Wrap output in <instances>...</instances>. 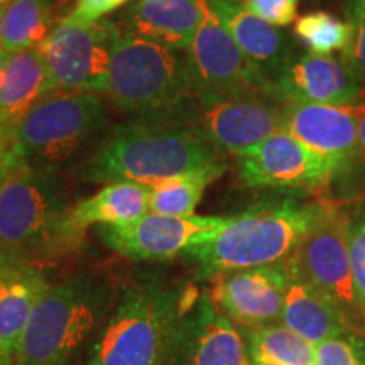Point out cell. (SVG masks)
I'll return each instance as SVG.
<instances>
[{"mask_svg": "<svg viewBox=\"0 0 365 365\" xmlns=\"http://www.w3.org/2000/svg\"><path fill=\"white\" fill-rule=\"evenodd\" d=\"M149 115L118 127L86 164L85 180L154 188L222 159L180 107Z\"/></svg>", "mask_w": 365, "mask_h": 365, "instance_id": "cell-1", "label": "cell"}, {"mask_svg": "<svg viewBox=\"0 0 365 365\" xmlns=\"http://www.w3.org/2000/svg\"><path fill=\"white\" fill-rule=\"evenodd\" d=\"M71 210L56 176L16 164L0 181V249L39 269L78 252L86 232L73 220Z\"/></svg>", "mask_w": 365, "mask_h": 365, "instance_id": "cell-2", "label": "cell"}, {"mask_svg": "<svg viewBox=\"0 0 365 365\" xmlns=\"http://www.w3.org/2000/svg\"><path fill=\"white\" fill-rule=\"evenodd\" d=\"M325 213L318 202L294 198L254 205L234 217H225L212 239L186 250L198 279L240 269L271 266L286 261L303 237Z\"/></svg>", "mask_w": 365, "mask_h": 365, "instance_id": "cell-3", "label": "cell"}, {"mask_svg": "<svg viewBox=\"0 0 365 365\" xmlns=\"http://www.w3.org/2000/svg\"><path fill=\"white\" fill-rule=\"evenodd\" d=\"M112 307L110 287L90 274L49 286L27 323L14 365H73L93 344Z\"/></svg>", "mask_w": 365, "mask_h": 365, "instance_id": "cell-4", "label": "cell"}, {"mask_svg": "<svg viewBox=\"0 0 365 365\" xmlns=\"http://www.w3.org/2000/svg\"><path fill=\"white\" fill-rule=\"evenodd\" d=\"M188 293L154 281L122 289L88 349L85 365H166Z\"/></svg>", "mask_w": 365, "mask_h": 365, "instance_id": "cell-5", "label": "cell"}, {"mask_svg": "<svg viewBox=\"0 0 365 365\" xmlns=\"http://www.w3.org/2000/svg\"><path fill=\"white\" fill-rule=\"evenodd\" d=\"M193 91L188 54L120 26L112 48L107 91L118 108L145 113L173 110L188 102Z\"/></svg>", "mask_w": 365, "mask_h": 365, "instance_id": "cell-6", "label": "cell"}, {"mask_svg": "<svg viewBox=\"0 0 365 365\" xmlns=\"http://www.w3.org/2000/svg\"><path fill=\"white\" fill-rule=\"evenodd\" d=\"M103 120L105 107L97 95L51 93L14 129V156L21 164L48 170L71 156Z\"/></svg>", "mask_w": 365, "mask_h": 365, "instance_id": "cell-7", "label": "cell"}, {"mask_svg": "<svg viewBox=\"0 0 365 365\" xmlns=\"http://www.w3.org/2000/svg\"><path fill=\"white\" fill-rule=\"evenodd\" d=\"M349 210L325 207V213L286 259L293 276L313 286L339 309L346 327L365 336V317L354 289L346 247Z\"/></svg>", "mask_w": 365, "mask_h": 365, "instance_id": "cell-8", "label": "cell"}, {"mask_svg": "<svg viewBox=\"0 0 365 365\" xmlns=\"http://www.w3.org/2000/svg\"><path fill=\"white\" fill-rule=\"evenodd\" d=\"M120 26L81 22L68 14L41 46L51 93H107L112 48Z\"/></svg>", "mask_w": 365, "mask_h": 365, "instance_id": "cell-9", "label": "cell"}, {"mask_svg": "<svg viewBox=\"0 0 365 365\" xmlns=\"http://www.w3.org/2000/svg\"><path fill=\"white\" fill-rule=\"evenodd\" d=\"M203 11L202 26L186 51L195 91L279 98L272 81L242 51L205 0Z\"/></svg>", "mask_w": 365, "mask_h": 365, "instance_id": "cell-10", "label": "cell"}, {"mask_svg": "<svg viewBox=\"0 0 365 365\" xmlns=\"http://www.w3.org/2000/svg\"><path fill=\"white\" fill-rule=\"evenodd\" d=\"M191 120L218 153H240L282 130L284 102L262 95H218L195 91Z\"/></svg>", "mask_w": 365, "mask_h": 365, "instance_id": "cell-11", "label": "cell"}, {"mask_svg": "<svg viewBox=\"0 0 365 365\" xmlns=\"http://www.w3.org/2000/svg\"><path fill=\"white\" fill-rule=\"evenodd\" d=\"M333 161L307 148L286 130L237 156V175L252 190L314 195Z\"/></svg>", "mask_w": 365, "mask_h": 365, "instance_id": "cell-12", "label": "cell"}, {"mask_svg": "<svg viewBox=\"0 0 365 365\" xmlns=\"http://www.w3.org/2000/svg\"><path fill=\"white\" fill-rule=\"evenodd\" d=\"M225 217H168L148 213L124 225H100L98 237L132 261H168L212 239Z\"/></svg>", "mask_w": 365, "mask_h": 365, "instance_id": "cell-13", "label": "cell"}, {"mask_svg": "<svg viewBox=\"0 0 365 365\" xmlns=\"http://www.w3.org/2000/svg\"><path fill=\"white\" fill-rule=\"evenodd\" d=\"M166 365H247L240 328L208 294L191 291L178 318Z\"/></svg>", "mask_w": 365, "mask_h": 365, "instance_id": "cell-14", "label": "cell"}, {"mask_svg": "<svg viewBox=\"0 0 365 365\" xmlns=\"http://www.w3.org/2000/svg\"><path fill=\"white\" fill-rule=\"evenodd\" d=\"M291 274L286 261L213 277L208 298L239 328L281 323Z\"/></svg>", "mask_w": 365, "mask_h": 365, "instance_id": "cell-15", "label": "cell"}, {"mask_svg": "<svg viewBox=\"0 0 365 365\" xmlns=\"http://www.w3.org/2000/svg\"><path fill=\"white\" fill-rule=\"evenodd\" d=\"M282 102L354 107L365 102V88L344 59L304 54L274 81Z\"/></svg>", "mask_w": 365, "mask_h": 365, "instance_id": "cell-16", "label": "cell"}, {"mask_svg": "<svg viewBox=\"0 0 365 365\" xmlns=\"http://www.w3.org/2000/svg\"><path fill=\"white\" fill-rule=\"evenodd\" d=\"M282 130L328 161L360 149L354 107L284 102Z\"/></svg>", "mask_w": 365, "mask_h": 365, "instance_id": "cell-17", "label": "cell"}, {"mask_svg": "<svg viewBox=\"0 0 365 365\" xmlns=\"http://www.w3.org/2000/svg\"><path fill=\"white\" fill-rule=\"evenodd\" d=\"M205 4L272 83L293 63L286 36L247 11L240 0H205Z\"/></svg>", "mask_w": 365, "mask_h": 365, "instance_id": "cell-18", "label": "cell"}, {"mask_svg": "<svg viewBox=\"0 0 365 365\" xmlns=\"http://www.w3.org/2000/svg\"><path fill=\"white\" fill-rule=\"evenodd\" d=\"M203 17V0H139L130 9V27L145 39L188 51Z\"/></svg>", "mask_w": 365, "mask_h": 365, "instance_id": "cell-19", "label": "cell"}, {"mask_svg": "<svg viewBox=\"0 0 365 365\" xmlns=\"http://www.w3.org/2000/svg\"><path fill=\"white\" fill-rule=\"evenodd\" d=\"M49 95V75L41 49L12 54L0 83V129L14 132L31 108Z\"/></svg>", "mask_w": 365, "mask_h": 365, "instance_id": "cell-20", "label": "cell"}, {"mask_svg": "<svg viewBox=\"0 0 365 365\" xmlns=\"http://www.w3.org/2000/svg\"><path fill=\"white\" fill-rule=\"evenodd\" d=\"M49 282L43 269L17 264L0 279V345L16 357L27 323Z\"/></svg>", "mask_w": 365, "mask_h": 365, "instance_id": "cell-21", "label": "cell"}, {"mask_svg": "<svg viewBox=\"0 0 365 365\" xmlns=\"http://www.w3.org/2000/svg\"><path fill=\"white\" fill-rule=\"evenodd\" d=\"M281 323L313 345L344 331H352L325 296L293 274L286 291Z\"/></svg>", "mask_w": 365, "mask_h": 365, "instance_id": "cell-22", "label": "cell"}, {"mask_svg": "<svg viewBox=\"0 0 365 365\" xmlns=\"http://www.w3.org/2000/svg\"><path fill=\"white\" fill-rule=\"evenodd\" d=\"M150 188L135 182H110L93 196L73 205L71 217L81 230L90 225H124L149 212Z\"/></svg>", "mask_w": 365, "mask_h": 365, "instance_id": "cell-23", "label": "cell"}, {"mask_svg": "<svg viewBox=\"0 0 365 365\" xmlns=\"http://www.w3.org/2000/svg\"><path fill=\"white\" fill-rule=\"evenodd\" d=\"M58 0H12L4 12L0 48L9 54L41 49L63 17Z\"/></svg>", "mask_w": 365, "mask_h": 365, "instance_id": "cell-24", "label": "cell"}, {"mask_svg": "<svg viewBox=\"0 0 365 365\" xmlns=\"http://www.w3.org/2000/svg\"><path fill=\"white\" fill-rule=\"evenodd\" d=\"M247 365H314V345L282 323L240 328Z\"/></svg>", "mask_w": 365, "mask_h": 365, "instance_id": "cell-25", "label": "cell"}, {"mask_svg": "<svg viewBox=\"0 0 365 365\" xmlns=\"http://www.w3.org/2000/svg\"><path fill=\"white\" fill-rule=\"evenodd\" d=\"M227 170V164L215 161L150 188L149 212L168 217H193L205 190Z\"/></svg>", "mask_w": 365, "mask_h": 365, "instance_id": "cell-26", "label": "cell"}, {"mask_svg": "<svg viewBox=\"0 0 365 365\" xmlns=\"http://www.w3.org/2000/svg\"><path fill=\"white\" fill-rule=\"evenodd\" d=\"M313 196L314 202L328 208L365 207V150L360 148L333 161L327 178Z\"/></svg>", "mask_w": 365, "mask_h": 365, "instance_id": "cell-27", "label": "cell"}, {"mask_svg": "<svg viewBox=\"0 0 365 365\" xmlns=\"http://www.w3.org/2000/svg\"><path fill=\"white\" fill-rule=\"evenodd\" d=\"M294 34L312 54L330 56L331 53L344 51L346 48L352 26L325 11H314L296 19Z\"/></svg>", "mask_w": 365, "mask_h": 365, "instance_id": "cell-28", "label": "cell"}, {"mask_svg": "<svg viewBox=\"0 0 365 365\" xmlns=\"http://www.w3.org/2000/svg\"><path fill=\"white\" fill-rule=\"evenodd\" d=\"M346 247H349L354 289L365 317V207L349 210Z\"/></svg>", "mask_w": 365, "mask_h": 365, "instance_id": "cell-29", "label": "cell"}, {"mask_svg": "<svg viewBox=\"0 0 365 365\" xmlns=\"http://www.w3.org/2000/svg\"><path fill=\"white\" fill-rule=\"evenodd\" d=\"M314 365H365V336L344 331L314 345Z\"/></svg>", "mask_w": 365, "mask_h": 365, "instance_id": "cell-30", "label": "cell"}, {"mask_svg": "<svg viewBox=\"0 0 365 365\" xmlns=\"http://www.w3.org/2000/svg\"><path fill=\"white\" fill-rule=\"evenodd\" d=\"M349 22L352 26V34L346 48L341 51V59L365 88V7L360 0L349 2Z\"/></svg>", "mask_w": 365, "mask_h": 365, "instance_id": "cell-31", "label": "cell"}, {"mask_svg": "<svg viewBox=\"0 0 365 365\" xmlns=\"http://www.w3.org/2000/svg\"><path fill=\"white\" fill-rule=\"evenodd\" d=\"M245 9L274 27H286L298 19L301 0H240Z\"/></svg>", "mask_w": 365, "mask_h": 365, "instance_id": "cell-32", "label": "cell"}, {"mask_svg": "<svg viewBox=\"0 0 365 365\" xmlns=\"http://www.w3.org/2000/svg\"><path fill=\"white\" fill-rule=\"evenodd\" d=\"M127 2L129 0H76V6L70 12V16L81 22H97L125 6Z\"/></svg>", "mask_w": 365, "mask_h": 365, "instance_id": "cell-33", "label": "cell"}, {"mask_svg": "<svg viewBox=\"0 0 365 365\" xmlns=\"http://www.w3.org/2000/svg\"><path fill=\"white\" fill-rule=\"evenodd\" d=\"M17 163L12 149V132L0 129V181L7 176Z\"/></svg>", "mask_w": 365, "mask_h": 365, "instance_id": "cell-34", "label": "cell"}, {"mask_svg": "<svg viewBox=\"0 0 365 365\" xmlns=\"http://www.w3.org/2000/svg\"><path fill=\"white\" fill-rule=\"evenodd\" d=\"M355 117H357V132H359V143L360 148L365 150V102L354 105Z\"/></svg>", "mask_w": 365, "mask_h": 365, "instance_id": "cell-35", "label": "cell"}, {"mask_svg": "<svg viewBox=\"0 0 365 365\" xmlns=\"http://www.w3.org/2000/svg\"><path fill=\"white\" fill-rule=\"evenodd\" d=\"M17 264H24V262L16 261V259H12L11 255L6 254L2 249H0V279H2V277L6 276L14 266H17Z\"/></svg>", "mask_w": 365, "mask_h": 365, "instance_id": "cell-36", "label": "cell"}, {"mask_svg": "<svg viewBox=\"0 0 365 365\" xmlns=\"http://www.w3.org/2000/svg\"><path fill=\"white\" fill-rule=\"evenodd\" d=\"M11 56L12 54H9L6 49L0 48V83H2L4 75H6V68L9 65V61H11Z\"/></svg>", "mask_w": 365, "mask_h": 365, "instance_id": "cell-37", "label": "cell"}, {"mask_svg": "<svg viewBox=\"0 0 365 365\" xmlns=\"http://www.w3.org/2000/svg\"><path fill=\"white\" fill-rule=\"evenodd\" d=\"M14 360H16V357L9 352L6 346L0 345V365H14Z\"/></svg>", "mask_w": 365, "mask_h": 365, "instance_id": "cell-38", "label": "cell"}, {"mask_svg": "<svg viewBox=\"0 0 365 365\" xmlns=\"http://www.w3.org/2000/svg\"><path fill=\"white\" fill-rule=\"evenodd\" d=\"M4 12H6V6H0V39H2V26H4Z\"/></svg>", "mask_w": 365, "mask_h": 365, "instance_id": "cell-39", "label": "cell"}, {"mask_svg": "<svg viewBox=\"0 0 365 365\" xmlns=\"http://www.w3.org/2000/svg\"><path fill=\"white\" fill-rule=\"evenodd\" d=\"M6 2H12V0H0V6H4Z\"/></svg>", "mask_w": 365, "mask_h": 365, "instance_id": "cell-40", "label": "cell"}, {"mask_svg": "<svg viewBox=\"0 0 365 365\" xmlns=\"http://www.w3.org/2000/svg\"><path fill=\"white\" fill-rule=\"evenodd\" d=\"M360 2H362V6L365 7V0H360Z\"/></svg>", "mask_w": 365, "mask_h": 365, "instance_id": "cell-41", "label": "cell"}]
</instances>
